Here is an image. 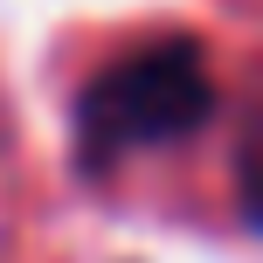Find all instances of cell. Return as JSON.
I'll return each instance as SVG.
<instances>
[{
	"mask_svg": "<svg viewBox=\"0 0 263 263\" xmlns=\"http://www.w3.org/2000/svg\"><path fill=\"white\" fill-rule=\"evenodd\" d=\"M215 118L208 49L194 35H159L97 69L77 97V173H111L139 145H173Z\"/></svg>",
	"mask_w": 263,
	"mask_h": 263,
	"instance_id": "6da1fadb",
	"label": "cell"
},
{
	"mask_svg": "<svg viewBox=\"0 0 263 263\" xmlns=\"http://www.w3.org/2000/svg\"><path fill=\"white\" fill-rule=\"evenodd\" d=\"M236 208H242V229L263 236V111L236 139Z\"/></svg>",
	"mask_w": 263,
	"mask_h": 263,
	"instance_id": "7a4b0ae2",
	"label": "cell"
}]
</instances>
